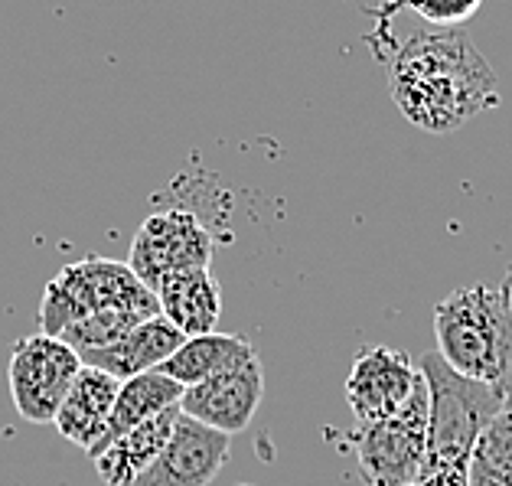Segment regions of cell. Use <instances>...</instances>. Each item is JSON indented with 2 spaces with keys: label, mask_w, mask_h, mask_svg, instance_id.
Wrapping results in <instances>:
<instances>
[{
  "label": "cell",
  "mask_w": 512,
  "mask_h": 486,
  "mask_svg": "<svg viewBox=\"0 0 512 486\" xmlns=\"http://www.w3.org/2000/svg\"><path fill=\"white\" fill-rule=\"evenodd\" d=\"M389 92L411 128L454 134L499 105V79L464 27L421 30L398 49Z\"/></svg>",
  "instance_id": "6da1fadb"
},
{
  "label": "cell",
  "mask_w": 512,
  "mask_h": 486,
  "mask_svg": "<svg viewBox=\"0 0 512 486\" xmlns=\"http://www.w3.org/2000/svg\"><path fill=\"white\" fill-rule=\"evenodd\" d=\"M255 356V346L239 333H203V336H186L180 350L173 353L157 372H164L173 382H180L183 389L203 382L209 376H219L232 366H239L242 359Z\"/></svg>",
  "instance_id": "2e32d148"
},
{
  "label": "cell",
  "mask_w": 512,
  "mask_h": 486,
  "mask_svg": "<svg viewBox=\"0 0 512 486\" xmlns=\"http://www.w3.org/2000/svg\"><path fill=\"white\" fill-rule=\"evenodd\" d=\"M503 288H506V294H509V307H512V265L506 268V281H503ZM503 398H506V411H512V369H509V379H506Z\"/></svg>",
  "instance_id": "44dd1931"
},
{
  "label": "cell",
  "mask_w": 512,
  "mask_h": 486,
  "mask_svg": "<svg viewBox=\"0 0 512 486\" xmlns=\"http://www.w3.org/2000/svg\"><path fill=\"white\" fill-rule=\"evenodd\" d=\"M98 310H141L147 317L160 314L157 294L124 261L89 255L66 265L46 284L40 301V333L59 336L72 323Z\"/></svg>",
  "instance_id": "3957f363"
},
{
  "label": "cell",
  "mask_w": 512,
  "mask_h": 486,
  "mask_svg": "<svg viewBox=\"0 0 512 486\" xmlns=\"http://www.w3.org/2000/svg\"><path fill=\"white\" fill-rule=\"evenodd\" d=\"M79 369V353L69 343H62L59 336L33 333L17 340L7 363V385L20 418L30 425H53Z\"/></svg>",
  "instance_id": "8992f818"
},
{
  "label": "cell",
  "mask_w": 512,
  "mask_h": 486,
  "mask_svg": "<svg viewBox=\"0 0 512 486\" xmlns=\"http://www.w3.org/2000/svg\"><path fill=\"white\" fill-rule=\"evenodd\" d=\"M212 255H216V239L203 219L190 209H160L141 222L128 265L154 291L167 274L209 268Z\"/></svg>",
  "instance_id": "52a82bcc"
},
{
  "label": "cell",
  "mask_w": 512,
  "mask_h": 486,
  "mask_svg": "<svg viewBox=\"0 0 512 486\" xmlns=\"http://www.w3.org/2000/svg\"><path fill=\"white\" fill-rule=\"evenodd\" d=\"M177 418H180V408H170L164 415H157L151 421H144V425L131 428L128 434H121V438L115 444H108L102 454H95L92 464L98 470V477H102V483L131 486L167 447Z\"/></svg>",
  "instance_id": "5bb4252c"
},
{
  "label": "cell",
  "mask_w": 512,
  "mask_h": 486,
  "mask_svg": "<svg viewBox=\"0 0 512 486\" xmlns=\"http://www.w3.org/2000/svg\"><path fill=\"white\" fill-rule=\"evenodd\" d=\"M186 336L173 327V323L157 314L151 320L137 323V327L121 336L118 343L102 346V350H89V353H79L82 366H95L115 376L118 382L124 379H134V376H144V372H154L167 363V359L180 350V343Z\"/></svg>",
  "instance_id": "8fae6325"
},
{
  "label": "cell",
  "mask_w": 512,
  "mask_h": 486,
  "mask_svg": "<svg viewBox=\"0 0 512 486\" xmlns=\"http://www.w3.org/2000/svg\"><path fill=\"white\" fill-rule=\"evenodd\" d=\"M261 398H265V369H261L258 356H248L239 366L183 389L180 411L199 425L232 438L252 425Z\"/></svg>",
  "instance_id": "ba28073f"
},
{
  "label": "cell",
  "mask_w": 512,
  "mask_h": 486,
  "mask_svg": "<svg viewBox=\"0 0 512 486\" xmlns=\"http://www.w3.org/2000/svg\"><path fill=\"white\" fill-rule=\"evenodd\" d=\"M402 4L411 14H418L424 23L447 30V27H464L470 17H477L483 0H402Z\"/></svg>",
  "instance_id": "d6986e66"
},
{
  "label": "cell",
  "mask_w": 512,
  "mask_h": 486,
  "mask_svg": "<svg viewBox=\"0 0 512 486\" xmlns=\"http://www.w3.org/2000/svg\"><path fill=\"white\" fill-rule=\"evenodd\" d=\"M359 477L366 486H408L428 460V385L418 379L411 398L392 418L359 425Z\"/></svg>",
  "instance_id": "5b68a950"
},
{
  "label": "cell",
  "mask_w": 512,
  "mask_h": 486,
  "mask_svg": "<svg viewBox=\"0 0 512 486\" xmlns=\"http://www.w3.org/2000/svg\"><path fill=\"white\" fill-rule=\"evenodd\" d=\"M118 389H121V382L115 376H108V372L95 366H82L53 418L56 431L69 444H76L89 454L92 447L102 441V434L108 428Z\"/></svg>",
  "instance_id": "7c38bea8"
},
{
  "label": "cell",
  "mask_w": 512,
  "mask_h": 486,
  "mask_svg": "<svg viewBox=\"0 0 512 486\" xmlns=\"http://www.w3.org/2000/svg\"><path fill=\"white\" fill-rule=\"evenodd\" d=\"M437 356L460 376L503 392L512 369V307L506 288L467 284L434 307Z\"/></svg>",
  "instance_id": "7a4b0ae2"
},
{
  "label": "cell",
  "mask_w": 512,
  "mask_h": 486,
  "mask_svg": "<svg viewBox=\"0 0 512 486\" xmlns=\"http://www.w3.org/2000/svg\"><path fill=\"white\" fill-rule=\"evenodd\" d=\"M421 379L411 356L392 346H369L356 356L346 376V405L353 408L359 425L392 418L402 408Z\"/></svg>",
  "instance_id": "9c48e42d"
},
{
  "label": "cell",
  "mask_w": 512,
  "mask_h": 486,
  "mask_svg": "<svg viewBox=\"0 0 512 486\" xmlns=\"http://www.w3.org/2000/svg\"><path fill=\"white\" fill-rule=\"evenodd\" d=\"M151 320L141 310H98V314L85 317L79 323H72L69 330L59 333L62 343H69L76 353H89V350H102V346L118 343L121 336H128L137 323Z\"/></svg>",
  "instance_id": "ac0fdd59"
},
{
  "label": "cell",
  "mask_w": 512,
  "mask_h": 486,
  "mask_svg": "<svg viewBox=\"0 0 512 486\" xmlns=\"http://www.w3.org/2000/svg\"><path fill=\"white\" fill-rule=\"evenodd\" d=\"M470 486H512V411L480 434L470 454Z\"/></svg>",
  "instance_id": "e0dca14e"
},
{
  "label": "cell",
  "mask_w": 512,
  "mask_h": 486,
  "mask_svg": "<svg viewBox=\"0 0 512 486\" xmlns=\"http://www.w3.org/2000/svg\"><path fill=\"white\" fill-rule=\"evenodd\" d=\"M160 314H164L183 336L216 333L222 314V291L209 268H190L167 274L154 288Z\"/></svg>",
  "instance_id": "4fadbf2b"
},
{
  "label": "cell",
  "mask_w": 512,
  "mask_h": 486,
  "mask_svg": "<svg viewBox=\"0 0 512 486\" xmlns=\"http://www.w3.org/2000/svg\"><path fill=\"white\" fill-rule=\"evenodd\" d=\"M408 486H470V460H434V457H428Z\"/></svg>",
  "instance_id": "ffe728a7"
},
{
  "label": "cell",
  "mask_w": 512,
  "mask_h": 486,
  "mask_svg": "<svg viewBox=\"0 0 512 486\" xmlns=\"http://www.w3.org/2000/svg\"><path fill=\"white\" fill-rule=\"evenodd\" d=\"M229 447V434L199 425L180 411L167 447L131 486H209L229 464Z\"/></svg>",
  "instance_id": "30bf717a"
},
{
  "label": "cell",
  "mask_w": 512,
  "mask_h": 486,
  "mask_svg": "<svg viewBox=\"0 0 512 486\" xmlns=\"http://www.w3.org/2000/svg\"><path fill=\"white\" fill-rule=\"evenodd\" d=\"M418 372L428 385V457L470 460L480 434L506 411L503 392L460 376L437 353H424Z\"/></svg>",
  "instance_id": "277c9868"
},
{
  "label": "cell",
  "mask_w": 512,
  "mask_h": 486,
  "mask_svg": "<svg viewBox=\"0 0 512 486\" xmlns=\"http://www.w3.org/2000/svg\"><path fill=\"white\" fill-rule=\"evenodd\" d=\"M180 398H183V385L173 382L164 372H144V376H134V379H124L118 398H115V408H111V418H108V428L102 434L89 457L102 454L108 444H115L121 434H128L131 428L144 425L157 415H164L170 408H180Z\"/></svg>",
  "instance_id": "9a60e30c"
}]
</instances>
